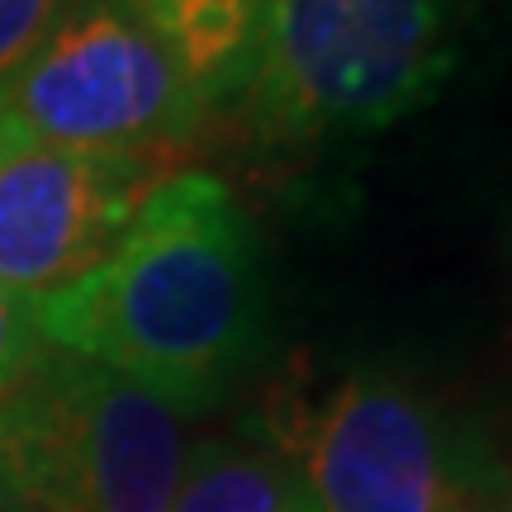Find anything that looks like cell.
<instances>
[{
  "label": "cell",
  "mask_w": 512,
  "mask_h": 512,
  "mask_svg": "<svg viewBox=\"0 0 512 512\" xmlns=\"http://www.w3.org/2000/svg\"><path fill=\"white\" fill-rule=\"evenodd\" d=\"M48 347L119 370L176 403H214L266 337L252 223L209 171H171L114 252L34 304Z\"/></svg>",
  "instance_id": "6da1fadb"
},
{
  "label": "cell",
  "mask_w": 512,
  "mask_h": 512,
  "mask_svg": "<svg viewBox=\"0 0 512 512\" xmlns=\"http://www.w3.org/2000/svg\"><path fill=\"white\" fill-rule=\"evenodd\" d=\"M460 10L465 0H271L242 119L275 147L394 124L446 86Z\"/></svg>",
  "instance_id": "7a4b0ae2"
},
{
  "label": "cell",
  "mask_w": 512,
  "mask_h": 512,
  "mask_svg": "<svg viewBox=\"0 0 512 512\" xmlns=\"http://www.w3.org/2000/svg\"><path fill=\"white\" fill-rule=\"evenodd\" d=\"M185 460L181 408L76 351L43 347L0 394V475L34 512H166Z\"/></svg>",
  "instance_id": "3957f363"
},
{
  "label": "cell",
  "mask_w": 512,
  "mask_h": 512,
  "mask_svg": "<svg viewBox=\"0 0 512 512\" xmlns=\"http://www.w3.org/2000/svg\"><path fill=\"white\" fill-rule=\"evenodd\" d=\"M309 512H512L479 427L394 370H351L294 441Z\"/></svg>",
  "instance_id": "277c9868"
},
{
  "label": "cell",
  "mask_w": 512,
  "mask_h": 512,
  "mask_svg": "<svg viewBox=\"0 0 512 512\" xmlns=\"http://www.w3.org/2000/svg\"><path fill=\"white\" fill-rule=\"evenodd\" d=\"M200 95L128 0H72L24 72L0 91L19 143L171 157L200 124Z\"/></svg>",
  "instance_id": "5b68a950"
},
{
  "label": "cell",
  "mask_w": 512,
  "mask_h": 512,
  "mask_svg": "<svg viewBox=\"0 0 512 512\" xmlns=\"http://www.w3.org/2000/svg\"><path fill=\"white\" fill-rule=\"evenodd\" d=\"M166 176L171 157L10 143L0 152V285L24 304L76 285Z\"/></svg>",
  "instance_id": "8992f818"
},
{
  "label": "cell",
  "mask_w": 512,
  "mask_h": 512,
  "mask_svg": "<svg viewBox=\"0 0 512 512\" xmlns=\"http://www.w3.org/2000/svg\"><path fill=\"white\" fill-rule=\"evenodd\" d=\"M157 29L204 110L238 100L271 0H128Z\"/></svg>",
  "instance_id": "52a82bcc"
},
{
  "label": "cell",
  "mask_w": 512,
  "mask_h": 512,
  "mask_svg": "<svg viewBox=\"0 0 512 512\" xmlns=\"http://www.w3.org/2000/svg\"><path fill=\"white\" fill-rule=\"evenodd\" d=\"M166 512H309L285 446L209 441L190 451Z\"/></svg>",
  "instance_id": "ba28073f"
},
{
  "label": "cell",
  "mask_w": 512,
  "mask_h": 512,
  "mask_svg": "<svg viewBox=\"0 0 512 512\" xmlns=\"http://www.w3.org/2000/svg\"><path fill=\"white\" fill-rule=\"evenodd\" d=\"M72 0H0V91L24 72V62L43 48Z\"/></svg>",
  "instance_id": "9c48e42d"
},
{
  "label": "cell",
  "mask_w": 512,
  "mask_h": 512,
  "mask_svg": "<svg viewBox=\"0 0 512 512\" xmlns=\"http://www.w3.org/2000/svg\"><path fill=\"white\" fill-rule=\"evenodd\" d=\"M48 347L38 332L34 304H24L19 294H10L0 285V394L38 361V351Z\"/></svg>",
  "instance_id": "30bf717a"
},
{
  "label": "cell",
  "mask_w": 512,
  "mask_h": 512,
  "mask_svg": "<svg viewBox=\"0 0 512 512\" xmlns=\"http://www.w3.org/2000/svg\"><path fill=\"white\" fill-rule=\"evenodd\" d=\"M0 512H34V508H29V503H19L10 489H0Z\"/></svg>",
  "instance_id": "8fae6325"
},
{
  "label": "cell",
  "mask_w": 512,
  "mask_h": 512,
  "mask_svg": "<svg viewBox=\"0 0 512 512\" xmlns=\"http://www.w3.org/2000/svg\"><path fill=\"white\" fill-rule=\"evenodd\" d=\"M10 143H19V138H15V133H10V128H5V119H0V152H5V147H10Z\"/></svg>",
  "instance_id": "7c38bea8"
},
{
  "label": "cell",
  "mask_w": 512,
  "mask_h": 512,
  "mask_svg": "<svg viewBox=\"0 0 512 512\" xmlns=\"http://www.w3.org/2000/svg\"><path fill=\"white\" fill-rule=\"evenodd\" d=\"M0 489H5V475H0Z\"/></svg>",
  "instance_id": "4fadbf2b"
}]
</instances>
